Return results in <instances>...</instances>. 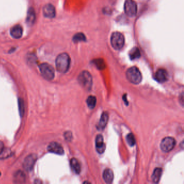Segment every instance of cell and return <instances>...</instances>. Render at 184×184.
<instances>
[{"label":"cell","mask_w":184,"mask_h":184,"mask_svg":"<svg viewBox=\"0 0 184 184\" xmlns=\"http://www.w3.org/2000/svg\"><path fill=\"white\" fill-rule=\"evenodd\" d=\"M1 172H0V176H1Z\"/></svg>","instance_id":"obj_30"},{"label":"cell","mask_w":184,"mask_h":184,"mask_svg":"<svg viewBox=\"0 0 184 184\" xmlns=\"http://www.w3.org/2000/svg\"><path fill=\"white\" fill-rule=\"evenodd\" d=\"M18 109L20 115L22 117L24 113V104L22 99H18Z\"/></svg>","instance_id":"obj_24"},{"label":"cell","mask_w":184,"mask_h":184,"mask_svg":"<svg viewBox=\"0 0 184 184\" xmlns=\"http://www.w3.org/2000/svg\"><path fill=\"white\" fill-rule=\"evenodd\" d=\"M125 96L126 94H125V95H124V96H123V99H124V101H125V103L126 104V105H127V104H128L129 103H127L128 102L127 101V100H126V99Z\"/></svg>","instance_id":"obj_29"},{"label":"cell","mask_w":184,"mask_h":184,"mask_svg":"<svg viewBox=\"0 0 184 184\" xmlns=\"http://www.w3.org/2000/svg\"><path fill=\"white\" fill-rule=\"evenodd\" d=\"M86 36L82 33H78L76 34L73 37V40L75 42H77L79 41L86 40Z\"/></svg>","instance_id":"obj_25"},{"label":"cell","mask_w":184,"mask_h":184,"mask_svg":"<svg viewBox=\"0 0 184 184\" xmlns=\"http://www.w3.org/2000/svg\"><path fill=\"white\" fill-rule=\"evenodd\" d=\"M124 37L121 32H115L112 34L111 37V44L115 49H121L124 45Z\"/></svg>","instance_id":"obj_5"},{"label":"cell","mask_w":184,"mask_h":184,"mask_svg":"<svg viewBox=\"0 0 184 184\" xmlns=\"http://www.w3.org/2000/svg\"><path fill=\"white\" fill-rule=\"evenodd\" d=\"M26 175L22 171H18L13 175V181L15 183H23L26 181Z\"/></svg>","instance_id":"obj_16"},{"label":"cell","mask_w":184,"mask_h":184,"mask_svg":"<svg viewBox=\"0 0 184 184\" xmlns=\"http://www.w3.org/2000/svg\"><path fill=\"white\" fill-rule=\"evenodd\" d=\"M95 64H96V65H97V67H98V68H99V69H103L104 67V65H105L103 61L99 60V59L96 61V62Z\"/></svg>","instance_id":"obj_27"},{"label":"cell","mask_w":184,"mask_h":184,"mask_svg":"<svg viewBox=\"0 0 184 184\" xmlns=\"http://www.w3.org/2000/svg\"><path fill=\"white\" fill-rule=\"evenodd\" d=\"M48 151L50 152L59 155H63L64 151L61 144L56 142H52L48 146Z\"/></svg>","instance_id":"obj_9"},{"label":"cell","mask_w":184,"mask_h":184,"mask_svg":"<svg viewBox=\"0 0 184 184\" xmlns=\"http://www.w3.org/2000/svg\"><path fill=\"white\" fill-rule=\"evenodd\" d=\"M10 33L11 36L14 38H20L22 36V28L20 25H16L10 29Z\"/></svg>","instance_id":"obj_13"},{"label":"cell","mask_w":184,"mask_h":184,"mask_svg":"<svg viewBox=\"0 0 184 184\" xmlns=\"http://www.w3.org/2000/svg\"><path fill=\"white\" fill-rule=\"evenodd\" d=\"M162 169L161 168H156L153 172L152 175V179L155 183L159 182L162 175Z\"/></svg>","instance_id":"obj_19"},{"label":"cell","mask_w":184,"mask_h":184,"mask_svg":"<svg viewBox=\"0 0 184 184\" xmlns=\"http://www.w3.org/2000/svg\"><path fill=\"white\" fill-rule=\"evenodd\" d=\"M104 180L106 183L110 184L111 183L113 180V173L112 170L110 168H107L105 170L103 175Z\"/></svg>","instance_id":"obj_17"},{"label":"cell","mask_w":184,"mask_h":184,"mask_svg":"<svg viewBox=\"0 0 184 184\" xmlns=\"http://www.w3.org/2000/svg\"><path fill=\"white\" fill-rule=\"evenodd\" d=\"M126 140L127 143L131 146H133L135 144V136L132 133H130L129 134L127 135L126 137Z\"/></svg>","instance_id":"obj_23"},{"label":"cell","mask_w":184,"mask_h":184,"mask_svg":"<svg viewBox=\"0 0 184 184\" xmlns=\"http://www.w3.org/2000/svg\"><path fill=\"white\" fill-rule=\"evenodd\" d=\"M124 10L127 16L130 17L134 16L137 12L136 3L133 0H126L124 5Z\"/></svg>","instance_id":"obj_7"},{"label":"cell","mask_w":184,"mask_h":184,"mask_svg":"<svg viewBox=\"0 0 184 184\" xmlns=\"http://www.w3.org/2000/svg\"><path fill=\"white\" fill-rule=\"evenodd\" d=\"M175 145V139L172 137H168L162 140L160 143V148L164 152H168L174 148Z\"/></svg>","instance_id":"obj_6"},{"label":"cell","mask_w":184,"mask_h":184,"mask_svg":"<svg viewBox=\"0 0 184 184\" xmlns=\"http://www.w3.org/2000/svg\"><path fill=\"white\" fill-rule=\"evenodd\" d=\"M37 158V156L34 154H31L28 156L27 157L25 158L23 163V166L24 169L27 172L32 171L35 164Z\"/></svg>","instance_id":"obj_8"},{"label":"cell","mask_w":184,"mask_h":184,"mask_svg":"<svg viewBox=\"0 0 184 184\" xmlns=\"http://www.w3.org/2000/svg\"><path fill=\"white\" fill-rule=\"evenodd\" d=\"M70 165L73 171L76 173L79 174L81 172V165L78 160L75 158H72L70 160Z\"/></svg>","instance_id":"obj_18"},{"label":"cell","mask_w":184,"mask_h":184,"mask_svg":"<svg viewBox=\"0 0 184 184\" xmlns=\"http://www.w3.org/2000/svg\"><path fill=\"white\" fill-rule=\"evenodd\" d=\"M96 148L97 152L99 154H102L104 152L106 146L104 142V138L103 135H97L96 138Z\"/></svg>","instance_id":"obj_11"},{"label":"cell","mask_w":184,"mask_h":184,"mask_svg":"<svg viewBox=\"0 0 184 184\" xmlns=\"http://www.w3.org/2000/svg\"><path fill=\"white\" fill-rule=\"evenodd\" d=\"M78 81L83 88L86 90H90L92 85V78L89 72L83 71L78 77Z\"/></svg>","instance_id":"obj_3"},{"label":"cell","mask_w":184,"mask_h":184,"mask_svg":"<svg viewBox=\"0 0 184 184\" xmlns=\"http://www.w3.org/2000/svg\"><path fill=\"white\" fill-rule=\"evenodd\" d=\"M56 67L57 70L61 73L67 72L70 67V58L67 53L59 54L56 59Z\"/></svg>","instance_id":"obj_1"},{"label":"cell","mask_w":184,"mask_h":184,"mask_svg":"<svg viewBox=\"0 0 184 184\" xmlns=\"http://www.w3.org/2000/svg\"><path fill=\"white\" fill-rule=\"evenodd\" d=\"M42 76L48 81H51L55 77V70L53 67L48 63H42L39 66Z\"/></svg>","instance_id":"obj_4"},{"label":"cell","mask_w":184,"mask_h":184,"mask_svg":"<svg viewBox=\"0 0 184 184\" xmlns=\"http://www.w3.org/2000/svg\"><path fill=\"white\" fill-rule=\"evenodd\" d=\"M11 154V152L10 149L8 148H3L2 151L0 152V159H5L9 157Z\"/></svg>","instance_id":"obj_22"},{"label":"cell","mask_w":184,"mask_h":184,"mask_svg":"<svg viewBox=\"0 0 184 184\" xmlns=\"http://www.w3.org/2000/svg\"><path fill=\"white\" fill-rule=\"evenodd\" d=\"M126 77L128 81L135 84H139L142 80L141 72L137 67H130L127 70Z\"/></svg>","instance_id":"obj_2"},{"label":"cell","mask_w":184,"mask_h":184,"mask_svg":"<svg viewBox=\"0 0 184 184\" xmlns=\"http://www.w3.org/2000/svg\"><path fill=\"white\" fill-rule=\"evenodd\" d=\"M36 20V13L35 10L33 8H30L27 13V18H26V23L29 26H32Z\"/></svg>","instance_id":"obj_14"},{"label":"cell","mask_w":184,"mask_h":184,"mask_svg":"<svg viewBox=\"0 0 184 184\" xmlns=\"http://www.w3.org/2000/svg\"><path fill=\"white\" fill-rule=\"evenodd\" d=\"M64 137H65V139H66L67 141H70L72 138V133L71 132H66L65 133H64Z\"/></svg>","instance_id":"obj_26"},{"label":"cell","mask_w":184,"mask_h":184,"mask_svg":"<svg viewBox=\"0 0 184 184\" xmlns=\"http://www.w3.org/2000/svg\"><path fill=\"white\" fill-rule=\"evenodd\" d=\"M108 120H109V115L108 112H104L100 117L97 129L99 130H102L104 129V128L107 125Z\"/></svg>","instance_id":"obj_15"},{"label":"cell","mask_w":184,"mask_h":184,"mask_svg":"<svg viewBox=\"0 0 184 184\" xmlns=\"http://www.w3.org/2000/svg\"><path fill=\"white\" fill-rule=\"evenodd\" d=\"M96 102V98L93 96H90L86 100V103L88 104V106L91 109H93L95 107Z\"/></svg>","instance_id":"obj_20"},{"label":"cell","mask_w":184,"mask_h":184,"mask_svg":"<svg viewBox=\"0 0 184 184\" xmlns=\"http://www.w3.org/2000/svg\"><path fill=\"white\" fill-rule=\"evenodd\" d=\"M43 13L44 16L47 18H54L56 16L55 8L51 4L45 5L43 8Z\"/></svg>","instance_id":"obj_10"},{"label":"cell","mask_w":184,"mask_h":184,"mask_svg":"<svg viewBox=\"0 0 184 184\" xmlns=\"http://www.w3.org/2000/svg\"><path fill=\"white\" fill-rule=\"evenodd\" d=\"M3 148H4V144L1 141H0V152L2 151Z\"/></svg>","instance_id":"obj_28"},{"label":"cell","mask_w":184,"mask_h":184,"mask_svg":"<svg viewBox=\"0 0 184 184\" xmlns=\"http://www.w3.org/2000/svg\"><path fill=\"white\" fill-rule=\"evenodd\" d=\"M140 56V51L138 48H134L131 50L130 53V59L132 60L135 59H138Z\"/></svg>","instance_id":"obj_21"},{"label":"cell","mask_w":184,"mask_h":184,"mask_svg":"<svg viewBox=\"0 0 184 184\" xmlns=\"http://www.w3.org/2000/svg\"><path fill=\"white\" fill-rule=\"evenodd\" d=\"M168 73L165 70L160 69L158 70L155 75V79L159 83H164L168 80Z\"/></svg>","instance_id":"obj_12"}]
</instances>
